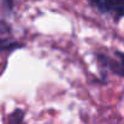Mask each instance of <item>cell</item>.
Returning <instances> with one entry per match:
<instances>
[{"instance_id":"8992f818","label":"cell","mask_w":124,"mask_h":124,"mask_svg":"<svg viewBox=\"0 0 124 124\" xmlns=\"http://www.w3.org/2000/svg\"><path fill=\"white\" fill-rule=\"evenodd\" d=\"M34 1H36V0H34Z\"/></svg>"},{"instance_id":"7a4b0ae2","label":"cell","mask_w":124,"mask_h":124,"mask_svg":"<svg viewBox=\"0 0 124 124\" xmlns=\"http://www.w3.org/2000/svg\"><path fill=\"white\" fill-rule=\"evenodd\" d=\"M98 11L111 15L116 21L124 17V0H87Z\"/></svg>"},{"instance_id":"277c9868","label":"cell","mask_w":124,"mask_h":124,"mask_svg":"<svg viewBox=\"0 0 124 124\" xmlns=\"http://www.w3.org/2000/svg\"><path fill=\"white\" fill-rule=\"evenodd\" d=\"M18 47H22V45H19L17 42H12L7 39H0V52L12 51V49H16Z\"/></svg>"},{"instance_id":"3957f363","label":"cell","mask_w":124,"mask_h":124,"mask_svg":"<svg viewBox=\"0 0 124 124\" xmlns=\"http://www.w3.org/2000/svg\"><path fill=\"white\" fill-rule=\"evenodd\" d=\"M25 112L22 108H16L7 118V124H24Z\"/></svg>"},{"instance_id":"5b68a950","label":"cell","mask_w":124,"mask_h":124,"mask_svg":"<svg viewBox=\"0 0 124 124\" xmlns=\"http://www.w3.org/2000/svg\"><path fill=\"white\" fill-rule=\"evenodd\" d=\"M2 2H4L8 8H11V10L13 8V0H2Z\"/></svg>"},{"instance_id":"6da1fadb","label":"cell","mask_w":124,"mask_h":124,"mask_svg":"<svg viewBox=\"0 0 124 124\" xmlns=\"http://www.w3.org/2000/svg\"><path fill=\"white\" fill-rule=\"evenodd\" d=\"M115 55V58H111L106 54H96V60L101 70L110 71L124 78V52L116 51Z\"/></svg>"}]
</instances>
